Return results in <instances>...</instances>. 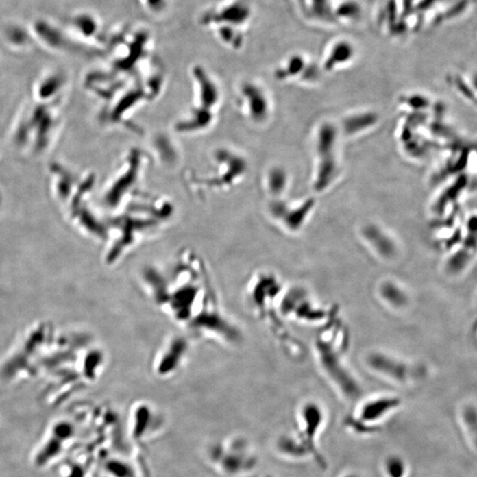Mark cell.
I'll use <instances>...</instances> for the list:
<instances>
[{"instance_id":"6da1fadb","label":"cell","mask_w":477,"mask_h":477,"mask_svg":"<svg viewBox=\"0 0 477 477\" xmlns=\"http://www.w3.org/2000/svg\"><path fill=\"white\" fill-rule=\"evenodd\" d=\"M140 285L149 301L186 337L234 347L243 335L228 316L206 260L182 247L162 261L145 266Z\"/></svg>"},{"instance_id":"7a4b0ae2","label":"cell","mask_w":477,"mask_h":477,"mask_svg":"<svg viewBox=\"0 0 477 477\" xmlns=\"http://www.w3.org/2000/svg\"><path fill=\"white\" fill-rule=\"evenodd\" d=\"M476 256L477 214H473L466 220L460 243L445 262V271L451 276H458L469 267Z\"/></svg>"},{"instance_id":"3957f363","label":"cell","mask_w":477,"mask_h":477,"mask_svg":"<svg viewBox=\"0 0 477 477\" xmlns=\"http://www.w3.org/2000/svg\"><path fill=\"white\" fill-rule=\"evenodd\" d=\"M188 337L174 335L167 339L153 358V368L161 376L173 374L184 365L188 357Z\"/></svg>"},{"instance_id":"277c9868","label":"cell","mask_w":477,"mask_h":477,"mask_svg":"<svg viewBox=\"0 0 477 477\" xmlns=\"http://www.w3.org/2000/svg\"><path fill=\"white\" fill-rule=\"evenodd\" d=\"M73 434V427L69 421L60 420L51 425L50 430L39 450L35 454V464L38 467H45L57 458L63 450L64 445Z\"/></svg>"},{"instance_id":"5b68a950","label":"cell","mask_w":477,"mask_h":477,"mask_svg":"<svg viewBox=\"0 0 477 477\" xmlns=\"http://www.w3.org/2000/svg\"><path fill=\"white\" fill-rule=\"evenodd\" d=\"M397 405L395 399H381L367 403L360 413V419L365 421H377Z\"/></svg>"},{"instance_id":"8992f818","label":"cell","mask_w":477,"mask_h":477,"mask_svg":"<svg viewBox=\"0 0 477 477\" xmlns=\"http://www.w3.org/2000/svg\"><path fill=\"white\" fill-rule=\"evenodd\" d=\"M304 418L306 424V437L311 444L312 439L319 427L322 417L319 408L315 405H308L304 411Z\"/></svg>"},{"instance_id":"52a82bcc","label":"cell","mask_w":477,"mask_h":477,"mask_svg":"<svg viewBox=\"0 0 477 477\" xmlns=\"http://www.w3.org/2000/svg\"><path fill=\"white\" fill-rule=\"evenodd\" d=\"M451 84L454 88L455 91L460 95L464 100L477 107V93L472 85L470 84L469 80L465 81L463 77L458 75L452 76Z\"/></svg>"},{"instance_id":"ba28073f","label":"cell","mask_w":477,"mask_h":477,"mask_svg":"<svg viewBox=\"0 0 477 477\" xmlns=\"http://www.w3.org/2000/svg\"><path fill=\"white\" fill-rule=\"evenodd\" d=\"M73 26L85 36L93 35L97 29L96 21L88 14H79L73 18Z\"/></svg>"},{"instance_id":"9c48e42d","label":"cell","mask_w":477,"mask_h":477,"mask_svg":"<svg viewBox=\"0 0 477 477\" xmlns=\"http://www.w3.org/2000/svg\"><path fill=\"white\" fill-rule=\"evenodd\" d=\"M387 471L390 477H403L405 474V465L400 458H390L387 463Z\"/></svg>"},{"instance_id":"30bf717a","label":"cell","mask_w":477,"mask_h":477,"mask_svg":"<svg viewBox=\"0 0 477 477\" xmlns=\"http://www.w3.org/2000/svg\"><path fill=\"white\" fill-rule=\"evenodd\" d=\"M8 38L15 44H24L27 41V34L23 27L14 26L10 27L8 32Z\"/></svg>"},{"instance_id":"8fae6325","label":"cell","mask_w":477,"mask_h":477,"mask_svg":"<svg viewBox=\"0 0 477 477\" xmlns=\"http://www.w3.org/2000/svg\"><path fill=\"white\" fill-rule=\"evenodd\" d=\"M469 81L477 93V73H473L472 76L469 79Z\"/></svg>"},{"instance_id":"7c38bea8","label":"cell","mask_w":477,"mask_h":477,"mask_svg":"<svg viewBox=\"0 0 477 477\" xmlns=\"http://www.w3.org/2000/svg\"><path fill=\"white\" fill-rule=\"evenodd\" d=\"M347 477H356V476H347Z\"/></svg>"}]
</instances>
